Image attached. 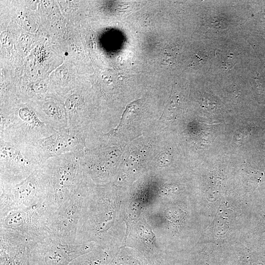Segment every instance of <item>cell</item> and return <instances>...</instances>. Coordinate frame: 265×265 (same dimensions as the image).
Returning <instances> with one entry per match:
<instances>
[{
  "instance_id": "1",
  "label": "cell",
  "mask_w": 265,
  "mask_h": 265,
  "mask_svg": "<svg viewBox=\"0 0 265 265\" xmlns=\"http://www.w3.org/2000/svg\"><path fill=\"white\" fill-rule=\"evenodd\" d=\"M0 162L1 179L14 182L32 173L43 162L34 142L0 136Z\"/></svg>"
},
{
  "instance_id": "2",
  "label": "cell",
  "mask_w": 265,
  "mask_h": 265,
  "mask_svg": "<svg viewBox=\"0 0 265 265\" xmlns=\"http://www.w3.org/2000/svg\"><path fill=\"white\" fill-rule=\"evenodd\" d=\"M0 136L34 142L55 131L41 117L38 109L27 104L1 108Z\"/></svg>"
},
{
  "instance_id": "3",
  "label": "cell",
  "mask_w": 265,
  "mask_h": 265,
  "mask_svg": "<svg viewBox=\"0 0 265 265\" xmlns=\"http://www.w3.org/2000/svg\"><path fill=\"white\" fill-rule=\"evenodd\" d=\"M83 152L51 158L41 164L47 191L64 197L77 190L81 179Z\"/></svg>"
},
{
  "instance_id": "4",
  "label": "cell",
  "mask_w": 265,
  "mask_h": 265,
  "mask_svg": "<svg viewBox=\"0 0 265 265\" xmlns=\"http://www.w3.org/2000/svg\"><path fill=\"white\" fill-rule=\"evenodd\" d=\"M85 127H68L34 141L42 162L48 159L85 149Z\"/></svg>"
},
{
  "instance_id": "5",
  "label": "cell",
  "mask_w": 265,
  "mask_h": 265,
  "mask_svg": "<svg viewBox=\"0 0 265 265\" xmlns=\"http://www.w3.org/2000/svg\"><path fill=\"white\" fill-rule=\"evenodd\" d=\"M37 108L41 117L55 131L68 127L66 108L62 103L48 99Z\"/></svg>"
},
{
  "instance_id": "6",
  "label": "cell",
  "mask_w": 265,
  "mask_h": 265,
  "mask_svg": "<svg viewBox=\"0 0 265 265\" xmlns=\"http://www.w3.org/2000/svg\"><path fill=\"white\" fill-rule=\"evenodd\" d=\"M68 127H85L88 113L84 96L79 92L69 95L65 101Z\"/></svg>"
},
{
  "instance_id": "7",
  "label": "cell",
  "mask_w": 265,
  "mask_h": 265,
  "mask_svg": "<svg viewBox=\"0 0 265 265\" xmlns=\"http://www.w3.org/2000/svg\"><path fill=\"white\" fill-rule=\"evenodd\" d=\"M207 58L208 56L206 53L200 52L193 56L190 66L193 69H199L204 65Z\"/></svg>"
}]
</instances>
